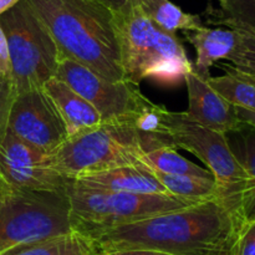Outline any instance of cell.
I'll return each instance as SVG.
<instances>
[{"label": "cell", "instance_id": "obj_1", "mask_svg": "<svg viewBox=\"0 0 255 255\" xmlns=\"http://www.w3.org/2000/svg\"><path fill=\"white\" fill-rule=\"evenodd\" d=\"M242 224L218 198L141 221L85 233L96 254L144 249L172 255H204L237 238Z\"/></svg>", "mask_w": 255, "mask_h": 255}, {"label": "cell", "instance_id": "obj_2", "mask_svg": "<svg viewBox=\"0 0 255 255\" xmlns=\"http://www.w3.org/2000/svg\"><path fill=\"white\" fill-rule=\"evenodd\" d=\"M60 60L69 59L111 81L124 80L114 11L97 0H27Z\"/></svg>", "mask_w": 255, "mask_h": 255}, {"label": "cell", "instance_id": "obj_3", "mask_svg": "<svg viewBox=\"0 0 255 255\" xmlns=\"http://www.w3.org/2000/svg\"><path fill=\"white\" fill-rule=\"evenodd\" d=\"M114 24L125 81L177 85L193 70L177 34L159 27L136 0L114 11Z\"/></svg>", "mask_w": 255, "mask_h": 255}, {"label": "cell", "instance_id": "obj_4", "mask_svg": "<svg viewBox=\"0 0 255 255\" xmlns=\"http://www.w3.org/2000/svg\"><path fill=\"white\" fill-rule=\"evenodd\" d=\"M46 162L52 169L71 179L122 166L152 168L131 119L102 122L94 128L69 137L57 148L46 153Z\"/></svg>", "mask_w": 255, "mask_h": 255}, {"label": "cell", "instance_id": "obj_5", "mask_svg": "<svg viewBox=\"0 0 255 255\" xmlns=\"http://www.w3.org/2000/svg\"><path fill=\"white\" fill-rule=\"evenodd\" d=\"M162 131L169 147L191 152L206 164L218 186V199L243 226L242 207L248 178L227 133L202 126L187 119L183 112L168 111L166 107Z\"/></svg>", "mask_w": 255, "mask_h": 255}, {"label": "cell", "instance_id": "obj_6", "mask_svg": "<svg viewBox=\"0 0 255 255\" xmlns=\"http://www.w3.org/2000/svg\"><path fill=\"white\" fill-rule=\"evenodd\" d=\"M71 232L67 192L20 191L0 178V254Z\"/></svg>", "mask_w": 255, "mask_h": 255}, {"label": "cell", "instance_id": "obj_7", "mask_svg": "<svg viewBox=\"0 0 255 255\" xmlns=\"http://www.w3.org/2000/svg\"><path fill=\"white\" fill-rule=\"evenodd\" d=\"M67 197L72 229L81 234L132 223L199 203L169 193L144 194L107 191L80 186L75 182L67 188Z\"/></svg>", "mask_w": 255, "mask_h": 255}, {"label": "cell", "instance_id": "obj_8", "mask_svg": "<svg viewBox=\"0 0 255 255\" xmlns=\"http://www.w3.org/2000/svg\"><path fill=\"white\" fill-rule=\"evenodd\" d=\"M11 66V81L16 95L41 89L56 76L59 50L45 25L27 0H20L0 15Z\"/></svg>", "mask_w": 255, "mask_h": 255}, {"label": "cell", "instance_id": "obj_9", "mask_svg": "<svg viewBox=\"0 0 255 255\" xmlns=\"http://www.w3.org/2000/svg\"><path fill=\"white\" fill-rule=\"evenodd\" d=\"M56 77L81 95L101 116L102 122L129 120L149 102L134 85L121 80L111 81L84 65L61 59Z\"/></svg>", "mask_w": 255, "mask_h": 255}, {"label": "cell", "instance_id": "obj_10", "mask_svg": "<svg viewBox=\"0 0 255 255\" xmlns=\"http://www.w3.org/2000/svg\"><path fill=\"white\" fill-rule=\"evenodd\" d=\"M46 153L7 131L0 144V178L20 191L67 192L74 179L52 169Z\"/></svg>", "mask_w": 255, "mask_h": 255}, {"label": "cell", "instance_id": "obj_11", "mask_svg": "<svg viewBox=\"0 0 255 255\" xmlns=\"http://www.w3.org/2000/svg\"><path fill=\"white\" fill-rule=\"evenodd\" d=\"M7 131L47 153L69 137L59 111L42 87L27 90L15 96Z\"/></svg>", "mask_w": 255, "mask_h": 255}, {"label": "cell", "instance_id": "obj_12", "mask_svg": "<svg viewBox=\"0 0 255 255\" xmlns=\"http://www.w3.org/2000/svg\"><path fill=\"white\" fill-rule=\"evenodd\" d=\"M188 90V109L184 116L208 128L232 133L247 126L237 116L236 106L218 94L207 79H203L192 70L184 76Z\"/></svg>", "mask_w": 255, "mask_h": 255}, {"label": "cell", "instance_id": "obj_13", "mask_svg": "<svg viewBox=\"0 0 255 255\" xmlns=\"http://www.w3.org/2000/svg\"><path fill=\"white\" fill-rule=\"evenodd\" d=\"M75 183L90 188L144 194H167L152 168L141 166H122L105 171L91 172L77 176Z\"/></svg>", "mask_w": 255, "mask_h": 255}, {"label": "cell", "instance_id": "obj_14", "mask_svg": "<svg viewBox=\"0 0 255 255\" xmlns=\"http://www.w3.org/2000/svg\"><path fill=\"white\" fill-rule=\"evenodd\" d=\"M42 89L49 95L59 111L69 137L102 124L101 116L92 107V105L59 77L54 76L47 80Z\"/></svg>", "mask_w": 255, "mask_h": 255}, {"label": "cell", "instance_id": "obj_15", "mask_svg": "<svg viewBox=\"0 0 255 255\" xmlns=\"http://www.w3.org/2000/svg\"><path fill=\"white\" fill-rule=\"evenodd\" d=\"M183 36L196 49L197 57L193 71L203 79L211 77V67L221 60H227L233 52L238 40L234 29L222 27H201L186 30Z\"/></svg>", "mask_w": 255, "mask_h": 255}, {"label": "cell", "instance_id": "obj_16", "mask_svg": "<svg viewBox=\"0 0 255 255\" xmlns=\"http://www.w3.org/2000/svg\"><path fill=\"white\" fill-rule=\"evenodd\" d=\"M95 246L89 237L71 232L46 241L21 244L0 255H94Z\"/></svg>", "mask_w": 255, "mask_h": 255}, {"label": "cell", "instance_id": "obj_17", "mask_svg": "<svg viewBox=\"0 0 255 255\" xmlns=\"http://www.w3.org/2000/svg\"><path fill=\"white\" fill-rule=\"evenodd\" d=\"M223 67L226 74L208 77V84L233 106L255 110V76L231 65Z\"/></svg>", "mask_w": 255, "mask_h": 255}, {"label": "cell", "instance_id": "obj_18", "mask_svg": "<svg viewBox=\"0 0 255 255\" xmlns=\"http://www.w3.org/2000/svg\"><path fill=\"white\" fill-rule=\"evenodd\" d=\"M152 171L169 194L196 202L218 198V186L214 177L168 174L153 168Z\"/></svg>", "mask_w": 255, "mask_h": 255}, {"label": "cell", "instance_id": "obj_19", "mask_svg": "<svg viewBox=\"0 0 255 255\" xmlns=\"http://www.w3.org/2000/svg\"><path fill=\"white\" fill-rule=\"evenodd\" d=\"M238 134L236 144L231 143V148L243 166L247 173V188L243 197L244 223L255 219V128L247 125Z\"/></svg>", "mask_w": 255, "mask_h": 255}, {"label": "cell", "instance_id": "obj_20", "mask_svg": "<svg viewBox=\"0 0 255 255\" xmlns=\"http://www.w3.org/2000/svg\"><path fill=\"white\" fill-rule=\"evenodd\" d=\"M218 9L208 10L211 24L255 35V0H218Z\"/></svg>", "mask_w": 255, "mask_h": 255}, {"label": "cell", "instance_id": "obj_21", "mask_svg": "<svg viewBox=\"0 0 255 255\" xmlns=\"http://www.w3.org/2000/svg\"><path fill=\"white\" fill-rule=\"evenodd\" d=\"M146 158L153 169L168 174H189V176L213 177L209 169L199 167L177 152L172 147L163 146L146 152Z\"/></svg>", "mask_w": 255, "mask_h": 255}, {"label": "cell", "instance_id": "obj_22", "mask_svg": "<svg viewBox=\"0 0 255 255\" xmlns=\"http://www.w3.org/2000/svg\"><path fill=\"white\" fill-rule=\"evenodd\" d=\"M238 40L233 52L228 56L231 66L255 76V35L236 30Z\"/></svg>", "mask_w": 255, "mask_h": 255}, {"label": "cell", "instance_id": "obj_23", "mask_svg": "<svg viewBox=\"0 0 255 255\" xmlns=\"http://www.w3.org/2000/svg\"><path fill=\"white\" fill-rule=\"evenodd\" d=\"M16 96L11 80H0V144L4 141L7 132L10 110Z\"/></svg>", "mask_w": 255, "mask_h": 255}, {"label": "cell", "instance_id": "obj_24", "mask_svg": "<svg viewBox=\"0 0 255 255\" xmlns=\"http://www.w3.org/2000/svg\"><path fill=\"white\" fill-rule=\"evenodd\" d=\"M234 255H255V219L244 223L239 231Z\"/></svg>", "mask_w": 255, "mask_h": 255}, {"label": "cell", "instance_id": "obj_25", "mask_svg": "<svg viewBox=\"0 0 255 255\" xmlns=\"http://www.w3.org/2000/svg\"><path fill=\"white\" fill-rule=\"evenodd\" d=\"M0 80H11L9 51H7L6 39H5L1 26H0Z\"/></svg>", "mask_w": 255, "mask_h": 255}, {"label": "cell", "instance_id": "obj_26", "mask_svg": "<svg viewBox=\"0 0 255 255\" xmlns=\"http://www.w3.org/2000/svg\"><path fill=\"white\" fill-rule=\"evenodd\" d=\"M237 116L243 124L255 128V110L243 109V107H236Z\"/></svg>", "mask_w": 255, "mask_h": 255}, {"label": "cell", "instance_id": "obj_27", "mask_svg": "<svg viewBox=\"0 0 255 255\" xmlns=\"http://www.w3.org/2000/svg\"><path fill=\"white\" fill-rule=\"evenodd\" d=\"M100 255H172V254L161 253V252H154V251H144V249H128V251L110 252V253H104Z\"/></svg>", "mask_w": 255, "mask_h": 255}, {"label": "cell", "instance_id": "obj_28", "mask_svg": "<svg viewBox=\"0 0 255 255\" xmlns=\"http://www.w3.org/2000/svg\"><path fill=\"white\" fill-rule=\"evenodd\" d=\"M236 241H237V238L233 239L232 242H229V243H227L226 246L219 247V248H217V249H213V251L208 252V253H206L204 255H234Z\"/></svg>", "mask_w": 255, "mask_h": 255}, {"label": "cell", "instance_id": "obj_29", "mask_svg": "<svg viewBox=\"0 0 255 255\" xmlns=\"http://www.w3.org/2000/svg\"><path fill=\"white\" fill-rule=\"evenodd\" d=\"M97 1L106 5V6L110 7L112 11H116V10H120L122 6H125V5L128 1H131V0H97Z\"/></svg>", "mask_w": 255, "mask_h": 255}, {"label": "cell", "instance_id": "obj_30", "mask_svg": "<svg viewBox=\"0 0 255 255\" xmlns=\"http://www.w3.org/2000/svg\"><path fill=\"white\" fill-rule=\"evenodd\" d=\"M19 1L20 0H0V15H1L2 12L7 11L10 7H12Z\"/></svg>", "mask_w": 255, "mask_h": 255}, {"label": "cell", "instance_id": "obj_31", "mask_svg": "<svg viewBox=\"0 0 255 255\" xmlns=\"http://www.w3.org/2000/svg\"><path fill=\"white\" fill-rule=\"evenodd\" d=\"M95 255H100V254H95Z\"/></svg>", "mask_w": 255, "mask_h": 255}, {"label": "cell", "instance_id": "obj_32", "mask_svg": "<svg viewBox=\"0 0 255 255\" xmlns=\"http://www.w3.org/2000/svg\"><path fill=\"white\" fill-rule=\"evenodd\" d=\"M94 255H95V254H94Z\"/></svg>", "mask_w": 255, "mask_h": 255}]
</instances>
